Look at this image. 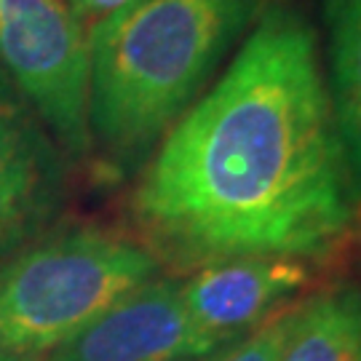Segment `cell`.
<instances>
[{
  "instance_id": "13",
  "label": "cell",
  "mask_w": 361,
  "mask_h": 361,
  "mask_svg": "<svg viewBox=\"0 0 361 361\" xmlns=\"http://www.w3.org/2000/svg\"><path fill=\"white\" fill-rule=\"evenodd\" d=\"M190 361H209V359H190Z\"/></svg>"
},
{
  "instance_id": "5",
  "label": "cell",
  "mask_w": 361,
  "mask_h": 361,
  "mask_svg": "<svg viewBox=\"0 0 361 361\" xmlns=\"http://www.w3.org/2000/svg\"><path fill=\"white\" fill-rule=\"evenodd\" d=\"M67 155L0 65V259L51 228L67 201Z\"/></svg>"
},
{
  "instance_id": "3",
  "label": "cell",
  "mask_w": 361,
  "mask_h": 361,
  "mask_svg": "<svg viewBox=\"0 0 361 361\" xmlns=\"http://www.w3.org/2000/svg\"><path fill=\"white\" fill-rule=\"evenodd\" d=\"M158 273L147 246L116 233L83 225L40 235L0 259V353H54Z\"/></svg>"
},
{
  "instance_id": "10",
  "label": "cell",
  "mask_w": 361,
  "mask_h": 361,
  "mask_svg": "<svg viewBox=\"0 0 361 361\" xmlns=\"http://www.w3.org/2000/svg\"><path fill=\"white\" fill-rule=\"evenodd\" d=\"M295 308L297 305L276 310L271 319L255 326L249 335L214 353V361H281L286 337L295 322Z\"/></svg>"
},
{
  "instance_id": "4",
  "label": "cell",
  "mask_w": 361,
  "mask_h": 361,
  "mask_svg": "<svg viewBox=\"0 0 361 361\" xmlns=\"http://www.w3.org/2000/svg\"><path fill=\"white\" fill-rule=\"evenodd\" d=\"M0 65L67 161H91L89 27L62 0H0Z\"/></svg>"
},
{
  "instance_id": "12",
  "label": "cell",
  "mask_w": 361,
  "mask_h": 361,
  "mask_svg": "<svg viewBox=\"0 0 361 361\" xmlns=\"http://www.w3.org/2000/svg\"><path fill=\"white\" fill-rule=\"evenodd\" d=\"M0 361H32V359H22V356H8V353H0Z\"/></svg>"
},
{
  "instance_id": "9",
  "label": "cell",
  "mask_w": 361,
  "mask_h": 361,
  "mask_svg": "<svg viewBox=\"0 0 361 361\" xmlns=\"http://www.w3.org/2000/svg\"><path fill=\"white\" fill-rule=\"evenodd\" d=\"M281 361H361V286L337 284L300 302Z\"/></svg>"
},
{
  "instance_id": "1",
  "label": "cell",
  "mask_w": 361,
  "mask_h": 361,
  "mask_svg": "<svg viewBox=\"0 0 361 361\" xmlns=\"http://www.w3.org/2000/svg\"><path fill=\"white\" fill-rule=\"evenodd\" d=\"M356 195L316 30L271 0L147 158L131 217L153 257L180 271L235 257L310 262L348 241Z\"/></svg>"
},
{
  "instance_id": "11",
  "label": "cell",
  "mask_w": 361,
  "mask_h": 361,
  "mask_svg": "<svg viewBox=\"0 0 361 361\" xmlns=\"http://www.w3.org/2000/svg\"><path fill=\"white\" fill-rule=\"evenodd\" d=\"M70 13L75 16L80 25H86L91 30L94 25H99L102 19H107L110 13H116L118 8H123L129 0H62Z\"/></svg>"
},
{
  "instance_id": "2",
  "label": "cell",
  "mask_w": 361,
  "mask_h": 361,
  "mask_svg": "<svg viewBox=\"0 0 361 361\" xmlns=\"http://www.w3.org/2000/svg\"><path fill=\"white\" fill-rule=\"evenodd\" d=\"M271 0H129L89 30L91 158L147 164L244 43Z\"/></svg>"
},
{
  "instance_id": "7",
  "label": "cell",
  "mask_w": 361,
  "mask_h": 361,
  "mask_svg": "<svg viewBox=\"0 0 361 361\" xmlns=\"http://www.w3.org/2000/svg\"><path fill=\"white\" fill-rule=\"evenodd\" d=\"M308 279L310 268L302 259H222L182 281V302L195 329L222 350L284 308Z\"/></svg>"
},
{
  "instance_id": "8",
  "label": "cell",
  "mask_w": 361,
  "mask_h": 361,
  "mask_svg": "<svg viewBox=\"0 0 361 361\" xmlns=\"http://www.w3.org/2000/svg\"><path fill=\"white\" fill-rule=\"evenodd\" d=\"M326 91L337 134L361 195V0H324Z\"/></svg>"
},
{
  "instance_id": "6",
  "label": "cell",
  "mask_w": 361,
  "mask_h": 361,
  "mask_svg": "<svg viewBox=\"0 0 361 361\" xmlns=\"http://www.w3.org/2000/svg\"><path fill=\"white\" fill-rule=\"evenodd\" d=\"M214 353L185 310L180 279H153L49 353V361H190Z\"/></svg>"
}]
</instances>
